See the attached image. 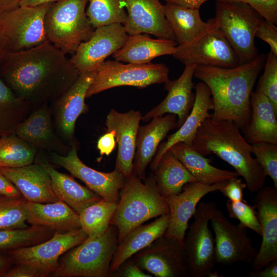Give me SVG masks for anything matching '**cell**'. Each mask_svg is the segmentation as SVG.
<instances>
[{
	"label": "cell",
	"instance_id": "1",
	"mask_svg": "<svg viewBox=\"0 0 277 277\" xmlns=\"http://www.w3.org/2000/svg\"><path fill=\"white\" fill-rule=\"evenodd\" d=\"M0 72L6 84L26 103L56 100L79 72L66 54L49 41L17 52H5Z\"/></svg>",
	"mask_w": 277,
	"mask_h": 277
},
{
	"label": "cell",
	"instance_id": "2",
	"mask_svg": "<svg viewBox=\"0 0 277 277\" xmlns=\"http://www.w3.org/2000/svg\"><path fill=\"white\" fill-rule=\"evenodd\" d=\"M265 60V55L261 54L234 67L196 66L194 76L204 83L211 92L212 120H231L244 132L251 116V95Z\"/></svg>",
	"mask_w": 277,
	"mask_h": 277
},
{
	"label": "cell",
	"instance_id": "3",
	"mask_svg": "<svg viewBox=\"0 0 277 277\" xmlns=\"http://www.w3.org/2000/svg\"><path fill=\"white\" fill-rule=\"evenodd\" d=\"M191 146L203 156L213 153L230 165L251 192L256 193L264 187L267 175L252 155V145L233 121L205 119Z\"/></svg>",
	"mask_w": 277,
	"mask_h": 277
},
{
	"label": "cell",
	"instance_id": "4",
	"mask_svg": "<svg viewBox=\"0 0 277 277\" xmlns=\"http://www.w3.org/2000/svg\"><path fill=\"white\" fill-rule=\"evenodd\" d=\"M169 212L159 192L153 173L143 183L135 173L125 180L115 211L110 222L118 230V243L145 222Z\"/></svg>",
	"mask_w": 277,
	"mask_h": 277
},
{
	"label": "cell",
	"instance_id": "5",
	"mask_svg": "<svg viewBox=\"0 0 277 277\" xmlns=\"http://www.w3.org/2000/svg\"><path fill=\"white\" fill-rule=\"evenodd\" d=\"M118 245V230L110 225L96 238H88L66 252L51 276L55 277H109Z\"/></svg>",
	"mask_w": 277,
	"mask_h": 277
},
{
	"label": "cell",
	"instance_id": "6",
	"mask_svg": "<svg viewBox=\"0 0 277 277\" xmlns=\"http://www.w3.org/2000/svg\"><path fill=\"white\" fill-rule=\"evenodd\" d=\"M88 0H58L53 2L45 18L48 41L66 54H73L89 38L94 30L87 16Z\"/></svg>",
	"mask_w": 277,
	"mask_h": 277
},
{
	"label": "cell",
	"instance_id": "7",
	"mask_svg": "<svg viewBox=\"0 0 277 277\" xmlns=\"http://www.w3.org/2000/svg\"><path fill=\"white\" fill-rule=\"evenodd\" d=\"M218 27L236 53L240 64L258 54L255 33L264 18L249 5L235 2H217L214 17Z\"/></svg>",
	"mask_w": 277,
	"mask_h": 277
},
{
	"label": "cell",
	"instance_id": "8",
	"mask_svg": "<svg viewBox=\"0 0 277 277\" xmlns=\"http://www.w3.org/2000/svg\"><path fill=\"white\" fill-rule=\"evenodd\" d=\"M169 69L163 64H124L107 60L95 70L86 97L112 88L129 86L144 88L153 84L167 83Z\"/></svg>",
	"mask_w": 277,
	"mask_h": 277
},
{
	"label": "cell",
	"instance_id": "9",
	"mask_svg": "<svg viewBox=\"0 0 277 277\" xmlns=\"http://www.w3.org/2000/svg\"><path fill=\"white\" fill-rule=\"evenodd\" d=\"M52 3L36 6H19L0 14L6 52L29 49L48 41L45 18Z\"/></svg>",
	"mask_w": 277,
	"mask_h": 277
},
{
	"label": "cell",
	"instance_id": "10",
	"mask_svg": "<svg viewBox=\"0 0 277 277\" xmlns=\"http://www.w3.org/2000/svg\"><path fill=\"white\" fill-rule=\"evenodd\" d=\"M216 208L214 202L200 203L193 215L194 221L185 234L184 249L192 277L208 276L213 271L215 242L209 223Z\"/></svg>",
	"mask_w": 277,
	"mask_h": 277
},
{
	"label": "cell",
	"instance_id": "11",
	"mask_svg": "<svg viewBox=\"0 0 277 277\" xmlns=\"http://www.w3.org/2000/svg\"><path fill=\"white\" fill-rule=\"evenodd\" d=\"M88 235L81 229L65 232L55 231L49 239L39 244L8 252L15 264H24L51 276L59 264L60 257L83 243Z\"/></svg>",
	"mask_w": 277,
	"mask_h": 277
},
{
	"label": "cell",
	"instance_id": "12",
	"mask_svg": "<svg viewBox=\"0 0 277 277\" xmlns=\"http://www.w3.org/2000/svg\"><path fill=\"white\" fill-rule=\"evenodd\" d=\"M210 222L215 234L214 262L229 266L236 262L252 264L258 250L253 245L247 228L232 224L217 208Z\"/></svg>",
	"mask_w": 277,
	"mask_h": 277
},
{
	"label": "cell",
	"instance_id": "13",
	"mask_svg": "<svg viewBox=\"0 0 277 277\" xmlns=\"http://www.w3.org/2000/svg\"><path fill=\"white\" fill-rule=\"evenodd\" d=\"M185 65L234 67L238 57L217 24L191 44L179 45L172 55Z\"/></svg>",
	"mask_w": 277,
	"mask_h": 277
},
{
	"label": "cell",
	"instance_id": "14",
	"mask_svg": "<svg viewBox=\"0 0 277 277\" xmlns=\"http://www.w3.org/2000/svg\"><path fill=\"white\" fill-rule=\"evenodd\" d=\"M134 255L136 265L156 277L190 276L184 248L164 235Z\"/></svg>",
	"mask_w": 277,
	"mask_h": 277
},
{
	"label": "cell",
	"instance_id": "15",
	"mask_svg": "<svg viewBox=\"0 0 277 277\" xmlns=\"http://www.w3.org/2000/svg\"><path fill=\"white\" fill-rule=\"evenodd\" d=\"M128 35L122 24L96 28L89 38L78 46L70 62L79 73L95 70L124 45Z\"/></svg>",
	"mask_w": 277,
	"mask_h": 277
},
{
	"label": "cell",
	"instance_id": "16",
	"mask_svg": "<svg viewBox=\"0 0 277 277\" xmlns=\"http://www.w3.org/2000/svg\"><path fill=\"white\" fill-rule=\"evenodd\" d=\"M50 158L53 163L68 170L105 201L118 202L126 179L118 170L115 169L112 172H103L87 166L79 158L74 145L66 155L52 152Z\"/></svg>",
	"mask_w": 277,
	"mask_h": 277
},
{
	"label": "cell",
	"instance_id": "17",
	"mask_svg": "<svg viewBox=\"0 0 277 277\" xmlns=\"http://www.w3.org/2000/svg\"><path fill=\"white\" fill-rule=\"evenodd\" d=\"M228 181L210 185L198 182L188 183L183 186L180 193L165 197L169 210L170 220L164 235L177 241L184 248L188 222L193 216L199 202L206 194L220 191Z\"/></svg>",
	"mask_w": 277,
	"mask_h": 277
},
{
	"label": "cell",
	"instance_id": "18",
	"mask_svg": "<svg viewBox=\"0 0 277 277\" xmlns=\"http://www.w3.org/2000/svg\"><path fill=\"white\" fill-rule=\"evenodd\" d=\"M256 193L254 207L258 209L262 240L252 263L253 270L261 269L277 259V189L263 187Z\"/></svg>",
	"mask_w": 277,
	"mask_h": 277
},
{
	"label": "cell",
	"instance_id": "19",
	"mask_svg": "<svg viewBox=\"0 0 277 277\" xmlns=\"http://www.w3.org/2000/svg\"><path fill=\"white\" fill-rule=\"evenodd\" d=\"M141 118L140 111L134 110L122 113L112 109L106 117L107 131H114L118 144L115 169L126 178L133 173L137 134Z\"/></svg>",
	"mask_w": 277,
	"mask_h": 277
},
{
	"label": "cell",
	"instance_id": "20",
	"mask_svg": "<svg viewBox=\"0 0 277 277\" xmlns=\"http://www.w3.org/2000/svg\"><path fill=\"white\" fill-rule=\"evenodd\" d=\"M126 9L123 25L129 35L144 33L175 41L160 0H126Z\"/></svg>",
	"mask_w": 277,
	"mask_h": 277
},
{
	"label": "cell",
	"instance_id": "21",
	"mask_svg": "<svg viewBox=\"0 0 277 277\" xmlns=\"http://www.w3.org/2000/svg\"><path fill=\"white\" fill-rule=\"evenodd\" d=\"M196 66V65H185L183 73L177 80L166 83L165 88L168 93L165 98L142 116L141 120L147 122L166 113L173 114L177 116V127H180L190 113L194 102L192 80Z\"/></svg>",
	"mask_w": 277,
	"mask_h": 277
},
{
	"label": "cell",
	"instance_id": "22",
	"mask_svg": "<svg viewBox=\"0 0 277 277\" xmlns=\"http://www.w3.org/2000/svg\"><path fill=\"white\" fill-rule=\"evenodd\" d=\"M194 89L195 100L190 113L179 129L170 135L166 141L160 144L150 164L152 170L156 169L163 155L173 145L182 142L191 146L197 130L203 122L211 117L209 111L212 110L213 104L209 88L201 81L196 84Z\"/></svg>",
	"mask_w": 277,
	"mask_h": 277
},
{
	"label": "cell",
	"instance_id": "23",
	"mask_svg": "<svg viewBox=\"0 0 277 277\" xmlns=\"http://www.w3.org/2000/svg\"><path fill=\"white\" fill-rule=\"evenodd\" d=\"M0 171L27 202L47 203L60 201L52 190L49 174L37 163L16 168L0 167Z\"/></svg>",
	"mask_w": 277,
	"mask_h": 277
},
{
	"label": "cell",
	"instance_id": "24",
	"mask_svg": "<svg viewBox=\"0 0 277 277\" xmlns=\"http://www.w3.org/2000/svg\"><path fill=\"white\" fill-rule=\"evenodd\" d=\"M95 72V70L80 73L70 87L56 100V125L66 138L72 137L77 118L86 110L85 100Z\"/></svg>",
	"mask_w": 277,
	"mask_h": 277
},
{
	"label": "cell",
	"instance_id": "25",
	"mask_svg": "<svg viewBox=\"0 0 277 277\" xmlns=\"http://www.w3.org/2000/svg\"><path fill=\"white\" fill-rule=\"evenodd\" d=\"M176 127V115L173 114L154 117L148 124L139 126L133 172L140 179H145L146 167L152 160L160 143L171 130Z\"/></svg>",
	"mask_w": 277,
	"mask_h": 277
},
{
	"label": "cell",
	"instance_id": "26",
	"mask_svg": "<svg viewBox=\"0 0 277 277\" xmlns=\"http://www.w3.org/2000/svg\"><path fill=\"white\" fill-rule=\"evenodd\" d=\"M26 221L31 225L65 232L81 228L79 215L63 201L25 203Z\"/></svg>",
	"mask_w": 277,
	"mask_h": 277
},
{
	"label": "cell",
	"instance_id": "27",
	"mask_svg": "<svg viewBox=\"0 0 277 277\" xmlns=\"http://www.w3.org/2000/svg\"><path fill=\"white\" fill-rule=\"evenodd\" d=\"M164 8L165 17L179 45L192 43L217 25L214 17L204 22L199 9L168 3Z\"/></svg>",
	"mask_w": 277,
	"mask_h": 277
},
{
	"label": "cell",
	"instance_id": "28",
	"mask_svg": "<svg viewBox=\"0 0 277 277\" xmlns=\"http://www.w3.org/2000/svg\"><path fill=\"white\" fill-rule=\"evenodd\" d=\"M169 220L168 212L159 216L154 221L142 224L130 231L118 243L111 263V273L135 253L164 235Z\"/></svg>",
	"mask_w": 277,
	"mask_h": 277
},
{
	"label": "cell",
	"instance_id": "29",
	"mask_svg": "<svg viewBox=\"0 0 277 277\" xmlns=\"http://www.w3.org/2000/svg\"><path fill=\"white\" fill-rule=\"evenodd\" d=\"M177 42L166 38H152L144 33L130 34L124 45L112 54L115 60L125 63L146 64L155 57L173 55Z\"/></svg>",
	"mask_w": 277,
	"mask_h": 277
},
{
	"label": "cell",
	"instance_id": "30",
	"mask_svg": "<svg viewBox=\"0 0 277 277\" xmlns=\"http://www.w3.org/2000/svg\"><path fill=\"white\" fill-rule=\"evenodd\" d=\"M251 116L244 131L251 145L266 142L277 145V113L269 98L255 90L250 97Z\"/></svg>",
	"mask_w": 277,
	"mask_h": 277
},
{
	"label": "cell",
	"instance_id": "31",
	"mask_svg": "<svg viewBox=\"0 0 277 277\" xmlns=\"http://www.w3.org/2000/svg\"><path fill=\"white\" fill-rule=\"evenodd\" d=\"M37 163L49 174L52 190L59 200L67 204L77 214L103 199L89 188L80 184L70 176L57 171L46 160L39 159Z\"/></svg>",
	"mask_w": 277,
	"mask_h": 277
},
{
	"label": "cell",
	"instance_id": "32",
	"mask_svg": "<svg viewBox=\"0 0 277 277\" xmlns=\"http://www.w3.org/2000/svg\"><path fill=\"white\" fill-rule=\"evenodd\" d=\"M169 150L202 184L210 185L240 176L235 171L223 170L212 166L209 159L184 143H176Z\"/></svg>",
	"mask_w": 277,
	"mask_h": 277
},
{
	"label": "cell",
	"instance_id": "33",
	"mask_svg": "<svg viewBox=\"0 0 277 277\" xmlns=\"http://www.w3.org/2000/svg\"><path fill=\"white\" fill-rule=\"evenodd\" d=\"M15 132L17 136L35 148L55 149L60 147L46 105L41 106L24 121L18 124Z\"/></svg>",
	"mask_w": 277,
	"mask_h": 277
},
{
	"label": "cell",
	"instance_id": "34",
	"mask_svg": "<svg viewBox=\"0 0 277 277\" xmlns=\"http://www.w3.org/2000/svg\"><path fill=\"white\" fill-rule=\"evenodd\" d=\"M154 171L156 187L164 197L180 193L188 183L197 182L169 150L163 155Z\"/></svg>",
	"mask_w": 277,
	"mask_h": 277
},
{
	"label": "cell",
	"instance_id": "35",
	"mask_svg": "<svg viewBox=\"0 0 277 277\" xmlns=\"http://www.w3.org/2000/svg\"><path fill=\"white\" fill-rule=\"evenodd\" d=\"M55 231L43 226L0 229V252L31 246L50 239Z\"/></svg>",
	"mask_w": 277,
	"mask_h": 277
},
{
	"label": "cell",
	"instance_id": "36",
	"mask_svg": "<svg viewBox=\"0 0 277 277\" xmlns=\"http://www.w3.org/2000/svg\"><path fill=\"white\" fill-rule=\"evenodd\" d=\"M117 204L102 199L87 207L79 214L81 228L89 237L102 235L110 225Z\"/></svg>",
	"mask_w": 277,
	"mask_h": 277
},
{
	"label": "cell",
	"instance_id": "37",
	"mask_svg": "<svg viewBox=\"0 0 277 277\" xmlns=\"http://www.w3.org/2000/svg\"><path fill=\"white\" fill-rule=\"evenodd\" d=\"M88 3L86 14L94 29L125 23L126 0H88Z\"/></svg>",
	"mask_w": 277,
	"mask_h": 277
},
{
	"label": "cell",
	"instance_id": "38",
	"mask_svg": "<svg viewBox=\"0 0 277 277\" xmlns=\"http://www.w3.org/2000/svg\"><path fill=\"white\" fill-rule=\"evenodd\" d=\"M36 148L17 136L0 138V167L16 168L32 164Z\"/></svg>",
	"mask_w": 277,
	"mask_h": 277
},
{
	"label": "cell",
	"instance_id": "39",
	"mask_svg": "<svg viewBox=\"0 0 277 277\" xmlns=\"http://www.w3.org/2000/svg\"><path fill=\"white\" fill-rule=\"evenodd\" d=\"M24 197H11L0 194V229L27 227Z\"/></svg>",
	"mask_w": 277,
	"mask_h": 277
},
{
	"label": "cell",
	"instance_id": "40",
	"mask_svg": "<svg viewBox=\"0 0 277 277\" xmlns=\"http://www.w3.org/2000/svg\"><path fill=\"white\" fill-rule=\"evenodd\" d=\"M264 70L255 90L267 96L277 113V55L271 51L268 54Z\"/></svg>",
	"mask_w": 277,
	"mask_h": 277
},
{
	"label": "cell",
	"instance_id": "41",
	"mask_svg": "<svg viewBox=\"0 0 277 277\" xmlns=\"http://www.w3.org/2000/svg\"><path fill=\"white\" fill-rule=\"evenodd\" d=\"M226 208L230 217L238 220L245 228L261 235V228L254 206L249 205L244 200L234 202L228 200Z\"/></svg>",
	"mask_w": 277,
	"mask_h": 277
},
{
	"label": "cell",
	"instance_id": "42",
	"mask_svg": "<svg viewBox=\"0 0 277 277\" xmlns=\"http://www.w3.org/2000/svg\"><path fill=\"white\" fill-rule=\"evenodd\" d=\"M252 153L277 189V145L266 142L255 143L252 145Z\"/></svg>",
	"mask_w": 277,
	"mask_h": 277
},
{
	"label": "cell",
	"instance_id": "43",
	"mask_svg": "<svg viewBox=\"0 0 277 277\" xmlns=\"http://www.w3.org/2000/svg\"><path fill=\"white\" fill-rule=\"evenodd\" d=\"M5 53L0 54V64ZM26 106L27 103L18 97L0 78V116L11 112L23 113Z\"/></svg>",
	"mask_w": 277,
	"mask_h": 277
},
{
	"label": "cell",
	"instance_id": "44",
	"mask_svg": "<svg viewBox=\"0 0 277 277\" xmlns=\"http://www.w3.org/2000/svg\"><path fill=\"white\" fill-rule=\"evenodd\" d=\"M216 2H235L247 4L256 10L264 18L277 23V0H216Z\"/></svg>",
	"mask_w": 277,
	"mask_h": 277
},
{
	"label": "cell",
	"instance_id": "45",
	"mask_svg": "<svg viewBox=\"0 0 277 277\" xmlns=\"http://www.w3.org/2000/svg\"><path fill=\"white\" fill-rule=\"evenodd\" d=\"M255 37L267 43L270 51L277 55V27L275 24L263 19L258 27Z\"/></svg>",
	"mask_w": 277,
	"mask_h": 277
},
{
	"label": "cell",
	"instance_id": "46",
	"mask_svg": "<svg viewBox=\"0 0 277 277\" xmlns=\"http://www.w3.org/2000/svg\"><path fill=\"white\" fill-rule=\"evenodd\" d=\"M247 187L244 183L238 177H234L228 180L226 185L220 191L229 200L237 202L243 201L244 189Z\"/></svg>",
	"mask_w": 277,
	"mask_h": 277
},
{
	"label": "cell",
	"instance_id": "47",
	"mask_svg": "<svg viewBox=\"0 0 277 277\" xmlns=\"http://www.w3.org/2000/svg\"><path fill=\"white\" fill-rule=\"evenodd\" d=\"M5 277H45L38 269L24 264H15L4 275Z\"/></svg>",
	"mask_w": 277,
	"mask_h": 277
},
{
	"label": "cell",
	"instance_id": "48",
	"mask_svg": "<svg viewBox=\"0 0 277 277\" xmlns=\"http://www.w3.org/2000/svg\"><path fill=\"white\" fill-rule=\"evenodd\" d=\"M115 137L114 131H107L101 136L97 143V147L100 154L109 155L113 150L115 146Z\"/></svg>",
	"mask_w": 277,
	"mask_h": 277
},
{
	"label": "cell",
	"instance_id": "49",
	"mask_svg": "<svg viewBox=\"0 0 277 277\" xmlns=\"http://www.w3.org/2000/svg\"><path fill=\"white\" fill-rule=\"evenodd\" d=\"M0 194L11 197L23 196L17 188L0 171Z\"/></svg>",
	"mask_w": 277,
	"mask_h": 277
},
{
	"label": "cell",
	"instance_id": "50",
	"mask_svg": "<svg viewBox=\"0 0 277 277\" xmlns=\"http://www.w3.org/2000/svg\"><path fill=\"white\" fill-rule=\"evenodd\" d=\"M120 271V276L123 277H152L150 274L145 273L133 261V263H129L122 267Z\"/></svg>",
	"mask_w": 277,
	"mask_h": 277
},
{
	"label": "cell",
	"instance_id": "51",
	"mask_svg": "<svg viewBox=\"0 0 277 277\" xmlns=\"http://www.w3.org/2000/svg\"><path fill=\"white\" fill-rule=\"evenodd\" d=\"M248 276L250 277H276L277 259L261 269L254 270L249 273Z\"/></svg>",
	"mask_w": 277,
	"mask_h": 277
},
{
	"label": "cell",
	"instance_id": "52",
	"mask_svg": "<svg viewBox=\"0 0 277 277\" xmlns=\"http://www.w3.org/2000/svg\"><path fill=\"white\" fill-rule=\"evenodd\" d=\"M166 3H172L184 7L199 9L203 3L208 0H164Z\"/></svg>",
	"mask_w": 277,
	"mask_h": 277
},
{
	"label": "cell",
	"instance_id": "53",
	"mask_svg": "<svg viewBox=\"0 0 277 277\" xmlns=\"http://www.w3.org/2000/svg\"><path fill=\"white\" fill-rule=\"evenodd\" d=\"M23 0H0V14L20 6Z\"/></svg>",
	"mask_w": 277,
	"mask_h": 277
},
{
	"label": "cell",
	"instance_id": "54",
	"mask_svg": "<svg viewBox=\"0 0 277 277\" xmlns=\"http://www.w3.org/2000/svg\"><path fill=\"white\" fill-rule=\"evenodd\" d=\"M12 261L9 256L0 254V276H4L9 269Z\"/></svg>",
	"mask_w": 277,
	"mask_h": 277
},
{
	"label": "cell",
	"instance_id": "55",
	"mask_svg": "<svg viewBox=\"0 0 277 277\" xmlns=\"http://www.w3.org/2000/svg\"><path fill=\"white\" fill-rule=\"evenodd\" d=\"M58 0H23L20 4L21 6H36L42 4L53 3Z\"/></svg>",
	"mask_w": 277,
	"mask_h": 277
},
{
	"label": "cell",
	"instance_id": "56",
	"mask_svg": "<svg viewBox=\"0 0 277 277\" xmlns=\"http://www.w3.org/2000/svg\"><path fill=\"white\" fill-rule=\"evenodd\" d=\"M6 52L5 49V42L3 32L0 23V54Z\"/></svg>",
	"mask_w": 277,
	"mask_h": 277
}]
</instances>
